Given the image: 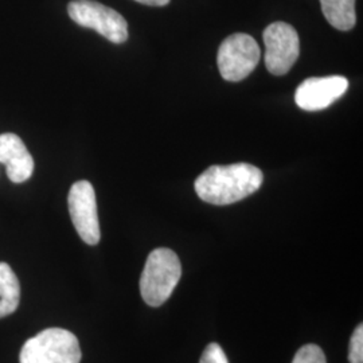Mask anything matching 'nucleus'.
Wrapping results in <instances>:
<instances>
[{
	"label": "nucleus",
	"instance_id": "f257e3e1",
	"mask_svg": "<svg viewBox=\"0 0 363 363\" xmlns=\"http://www.w3.org/2000/svg\"><path fill=\"white\" fill-rule=\"evenodd\" d=\"M262 182L261 169L249 163L211 166L195 179V193L203 202L225 206L256 193Z\"/></svg>",
	"mask_w": 363,
	"mask_h": 363
},
{
	"label": "nucleus",
	"instance_id": "f03ea898",
	"mask_svg": "<svg viewBox=\"0 0 363 363\" xmlns=\"http://www.w3.org/2000/svg\"><path fill=\"white\" fill-rule=\"evenodd\" d=\"M182 276L181 259L169 247L152 250L140 277V294L151 307H160L169 300Z\"/></svg>",
	"mask_w": 363,
	"mask_h": 363
},
{
	"label": "nucleus",
	"instance_id": "7ed1b4c3",
	"mask_svg": "<svg viewBox=\"0 0 363 363\" xmlns=\"http://www.w3.org/2000/svg\"><path fill=\"white\" fill-rule=\"evenodd\" d=\"M81 347L77 337L64 328H46L23 345L21 363H79Z\"/></svg>",
	"mask_w": 363,
	"mask_h": 363
},
{
	"label": "nucleus",
	"instance_id": "20e7f679",
	"mask_svg": "<svg viewBox=\"0 0 363 363\" xmlns=\"http://www.w3.org/2000/svg\"><path fill=\"white\" fill-rule=\"evenodd\" d=\"M67 13L73 22L96 30L112 43H124L128 39V23L121 13L94 0H72Z\"/></svg>",
	"mask_w": 363,
	"mask_h": 363
},
{
	"label": "nucleus",
	"instance_id": "39448f33",
	"mask_svg": "<svg viewBox=\"0 0 363 363\" xmlns=\"http://www.w3.org/2000/svg\"><path fill=\"white\" fill-rule=\"evenodd\" d=\"M259 43L253 37L242 33L223 39L217 54L220 76L230 82L247 78L259 65Z\"/></svg>",
	"mask_w": 363,
	"mask_h": 363
},
{
	"label": "nucleus",
	"instance_id": "423d86ee",
	"mask_svg": "<svg viewBox=\"0 0 363 363\" xmlns=\"http://www.w3.org/2000/svg\"><path fill=\"white\" fill-rule=\"evenodd\" d=\"M265 66L273 76H284L298 61V31L286 22H274L264 30Z\"/></svg>",
	"mask_w": 363,
	"mask_h": 363
},
{
	"label": "nucleus",
	"instance_id": "0eeeda50",
	"mask_svg": "<svg viewBox=\"0 0 363 363\" xmlns=\"http://www.w3.org/2000/svg\"><path fill=\"white\" fill-rule=\"evenodd\" d=\"M67 205L70 218L81 240L88 245H97L101 240V232L96 193L91 182H76L69 191Z\"/></svg>",
	"mask_w": 363,
	"mask_h": 363
},
{
	"label": "nucleus",
	"instance_id": "6e6552de",
	"mask_svg": "<svg viewBox=\"0 0 363 363\" xmlns=\"http://www.w3.org/2000/svg\"><path fill=\"white\" fill-rule=\"evenodd\" d=\"M349 89V79L343 76H327L304 79L296 89L295 101L307 112H318L334 104Z\"/></svg>",
	"mask_w": 363,
	"mask_h": 363
},
{
	"label": "nucleus",
	"instance_id": "1a4fd4ad",
	"mask_svg": "<svg viewBox=\"0 0 363 363\" xmlns=\"http://www.w3.org/2000/svg\"><path fill=\"white\" fill-rule=\"evenodd\" d=\"M0 163L6 166L7 177L13 183L28 181L34 172V159L23 140L10 132L0 135Z\"/></svg>",
	"mask_w": 363,
	"mask_h": 363
},
{
	"label": "nucleus",
	"instance_id": "9d476101",
	"mask_svg": "<svg viewBox=\"0 0 363 363\" xmlns=\"http://www.w3.org/2000/svg\"><path fill=\"white\" fill-rule=\"evenodd\" d=\"M21 300V286L13 268L0 262V319L16 311Z\"/></svg>",
	"mask_w": 363,
	"mask_h": 363
},
{
	"label": "nucleus",
	"instance_id": "9b49d317",
	"mask_svg": "<svg viewBox=\"0 0 363 363\" xmlns=\"http://www.w3.org/2000/svg\"><path fill=\"white\" fill-rule=\"evenodd\" d=\"M327 22L340 31H349L357 23L355 0H320Z\"/></svg>",
	"mask_w": 363,
	"mask_h": 363
},
{
	"label": "nucleus",
	"instance_id": "f8f14e48",
	"mask_svg": "<svg viewBox=\"0 0 363 363\" xmlns=\"http://www.w3.org/2000/svg\"><path fill=\"white\" fill-rule=\"evenodd\" d=\"M292 363H327L323 350L316 345H306L296 352Z\"/></svg>",
	"mask_w": 363,
	"mask_h": 363
},
{
	"label": "nucleus",
	"instance_id": "ddd939ff",
	"mask_svg": "<svg viewBox=\"0 0 363 363\" xmlns=\"http://www.w3.org/2000/svg\"><path fill=\"white\" fill-rule=\"evenodd\" d=\"M349 359L350 363H363V325H359L350 340V350H349Z\"/></svg>",
	"mask_w": 363,
	"mask_h": 363
},
{
	"label": "nucleus",
	"instance_id": "4468645a",
	"mask_svg": "<svg viewBox=\"0 0 363 363\" xmlns=\"http://www.w3.org/2000/svg\"><path fill=\"white\" fill-rule=\"evenodd\" d=\"M199 363H229L226 354L218 343H210L203 351Z\"/></svg>",
	"mask_w": 363,
	"mask_h": 363
},
{
	"label": "nucleus",
	"instance_id": "2eb2a0df",
	"mask_svg": "<svg viewBox=\"0 0 363 363\" xmlns=\"http://www.w3.org/2000/svg\"><path fill=\"white\" fill-rule=\"evenodd\" d=\"M135 1L145 6H154V7H164L169 3V0H135Z\"/></svg>",
	"mask_w": 363,
	"mask_h": 363
}]
</instances>
